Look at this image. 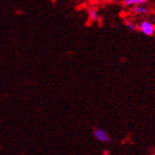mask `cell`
Returning <instances> with one entry per match:
<instances>
[{"mask_svg":"<svg viewBox=\"0 0 155 155\" xmlns=\"http://www.w3.org/2000/svg\"><path fill=\"white\" fill-rule=\"evenodd\" d=\"M93 134H94V137L97 141L101 142V143H110L112 141L111 135L103 129H100V128L94 129V130H93Z\"/></svg>","mask_w":155,"mask_h":155,"instance_id":"obj_1","label":"cell"},{"mask_svg":"<svg viewBox=\"0 0 155 155\" xmlns=\"http://www.w3.org/2000/svg\"><path fill=\"white\" fill-rule=\"evenodd\" d=\"M139 30L147 36H151L155 32V27L152 23L149 20H144L138 25Z\"/></svg>","mask_w":155,"mask_h":155,"instance_id":"obj_2","label":"cell"},{"mask_svg":"<svg viewBox=\"0 0 155 155\" xmlns=\"http://www.w3.org/2000/svg\"><path fill=\"white\" fill-rule=\"evenodd\" d=\"M133 12H134L136 14L146 15V14H148L150 12V10L147 7H145L144 5H137V6H134Z\"/></svg>","mask_w":155,"mask_h":155,"instance_id":"obj_3","label":"cell"},{"mask_svg":"<svg viewBox=\"0 0 155 155\" xmlns=\"http://www.w3.org/2000/svg\"><path fill=\"white\" fill-rule=\"evenodd\" d=\"M123 3L127 7H131L137 5H145L147 3V0H124Z\"/></svg>","mask_w":155,"mask_h":155,"instance_id":"obj_4","label":"cell"},{"mask_svg":"<svg viewBox=\"0 0 155 155\" xmlns=\"http://www.w3.org/2000/svg\"><path fill=\"white\" fill-rule=\"evenodd\" d=\"M88 16L92 21H97L98 19V13L94 9H89L88 10Z\"/></svg>","mask_w":155,"mask_h":155,"instance_id":"obj_5","label":"cell"},{"mask_svg":"<svg viewBox=\"0 0 155 155\" xmlns=\"http://www.w3.org/2000/svg\"><path fill=\"white\" fill-rule=\"evenodd\" d=\"M126 25H127V28L130 30H135L136 29V27L134 25V23H133L131 21H127L126 22Z\"/></svg>","mask_w":155,"mask_h":155,"instance_id":"obj_6","label":"cell"},{"mask_svg":"<svg viewBox=\"0 0 155 155\" xmlns=\"http://www.w3.org/2000/svg\"><path fill=\"white\" fill-rule=\"evenodd\" d=\"M94 1H100V0H94Z\"/></svg>","mask_w":155,"mask_h":155,"instance_id":"obj_7","label":"cell"}]
</instances>
